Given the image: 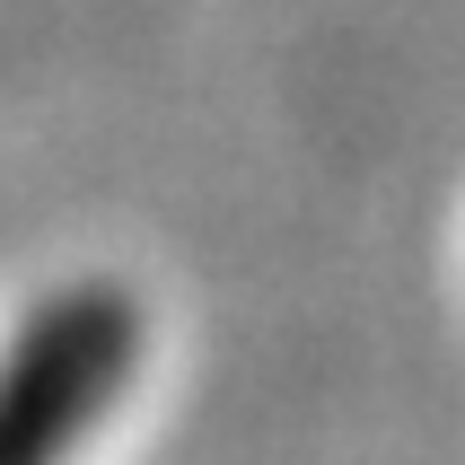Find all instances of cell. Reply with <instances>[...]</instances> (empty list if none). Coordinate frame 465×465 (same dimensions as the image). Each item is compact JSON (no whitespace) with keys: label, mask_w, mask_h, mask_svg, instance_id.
Returning a JSON list of instances; mask_svg holds the SVG:
<instances>
[{"label":"cell","mask_w":465,"mask_h":465,"mask_svg":"<svg viewBox=\"0 0 465 465\" xmlns=\"http://www.w3.org/2000/svg\"><path fill=\"white\" fill-rule=\"evenodd\" d=\"M141 299L124 282H62L0 334V465H71L141 378Z\"/></svg>","instance_id":"6da1fadb"}]
</instances>
